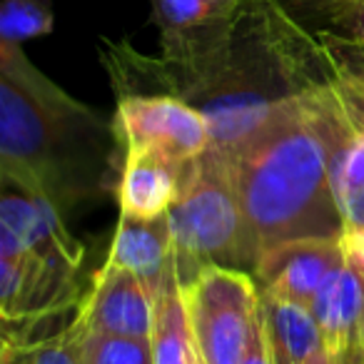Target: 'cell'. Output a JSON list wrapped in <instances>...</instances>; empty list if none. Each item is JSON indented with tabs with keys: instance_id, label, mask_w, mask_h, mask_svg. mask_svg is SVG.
Segmentation results:
<instances>
[{
	"instance_id": "cell-18",
	"label": "cell",
	"mask_w": 364,
	"mask_h": 364,
	"mask_svg": "<svg viewBox=\"0 0 364 364\" xmlns=\"http://www.w3.org/2000/svg\"><path fill=\"white\" fill-rule=\"evenodd\" d=\"M85 364H155L150 337H115L85 332Z\"/></svg>"
},
{
	"instance_id": "cell-23",
	"label": "cell",
	"mask_w": 364,
	"mask_h": 364,
	"mask_svg": "<svg viewBox=\"0 0 364 364\" xmlns=\"http://www.w3.org/2000/svg\"><path fill=\"white\" fill-rule=\"evenodd\" d=\"M342 242L352 257H357L359 262H364V225L362 228H344Z\"/></svg>"
},
{
	"instance_id": "cell-2",
	"label": "cell",
	"mask_w": 364,
	"mask_h": 364,
	"mask_svg": "<svg viewBox=\"0 0 364 364\" xmlns=\"http://www.w3.org/2000/svg\"><path fill=\"white\" fill-rule=\"evenodd\" d=\"M334 77L287 97L247 135L220 150L245 215L252 267L274 245L342 237L344 218L329 177Z\"/></svg>"
},
{
	"instance_id": "cell-6",
	"label": "cell",
	"mask_w": 364,
	"mask_h": 364,
	"mask_svg": "<svg viewBox=\"0 0 364 364\" xmlns=\"http://www.w3.org/2000/svg\"><path fill=\"white\" fill-rule=\"evenodd\" d=\"M247 0H150L160 63L190 73L220 58L235 41Z\"/></svg>"
},
{
	"instance_id": "cell-22",
	"label": "cell",
	"mask_w": 364,
	"mask_h": 364,
	"mask_svg": "<svg viewBox=\"0 0 364 364\" xmlns=\"http://www.w3.org/2000/svg\"><path fill=\"white\" fill-rule=\"evenodd\" d=\"M240 364H272L267 334H264V322H262V307H259L257 317H255V322H252V332H250V339H247V349H245L242 362Z\"/></svg>"
},
{
	"instance_id": "cell-9",
	"label": "cell",
	"mask_w": 364,
	"mask_h": 364,
	"mask_svg": "<svg viewBox=\"0 0 364 364\" xmlns=\"http://www.w3.org/2000/svg\"><path fill=\"white\" fill-rule=\"evenodd\" d=\"M344 262L342 237L292 240L264 250L255 262V274L262 292L309 307L324 279Z\"/></svg>"
},
{
	"instance_id": "cell-11",
	"label": "cell",
	"mask_w": 364,
	"mask_h": 364,
	"mask_svg": "<svg viewBox=\"0 0 364 364\" xmlns=\"http://www.w3.org/2000/svg\"><path fill=\"white\" fill-rule=\"evenodd\" d=\"M0 228L16 235L28 252L41 257H60L80 267L82 245L68 232L60 213L48 200L28 193L6 177L0 200Z\"/></svg>"
},
{
	"instance_id": "cell-25",
	"label": "cell",
	"mask_w": 364,
	"mask_h": 364,
	"mask_svg": "<svg viewBox=\"0 0 364 364\" xmlns=\"http://www.w3.org/2000/svg\"><path fill=\"white\" fill-rule=\"evenodd\" d=\"M304 364H334V357H332V352L322 344V347H319Z\"/></svg>"
},
{
	"instance_id": "cell-8",
	"label": "cell",
	"mask_w": 364,
	"mask_h": 364,
	"mask_svg": "<svg viewBox=\"0 0 364 364\" xmlns=\"http://www.w3.org/2000/svg\"><path fill=\"white\" fill-rule=\"evenodd\" d=\"M155 302L135 272L105 259L92 289L80 299L75 324L87 334L140 337L152 334Z\"/></svg>"
},
{
	"instance_id": "cell-15",
	"label": "cell",
	"mask_w": 364,
	"mask_h": 364,
	"mask_svg": "<svg viewBox=\"0 0 364 364\" xmlns=\"http://www.w3.org/2000/svg\"><path fill=\"white\" fill-rule=\"evenodd\" d=\"M264 334L272 364H304L319 347L322 332L309 307L259 289Z\"/></svg>"
},
{
	"instance_id": "cell-3",
	"label": "cell",
	"mask_w": 364,
	"mask_h": 364,
	"mask_svg": "<svg viewBox=\"0 0 364 364\" xmlns=\"http://www.w3.org/2000/svg\"><path fill=\"white\" fill-rule=\"evenodd\" d=\"M120 137L90 105L41 73L21 46L0 43V175L58 213L120 185Z\"/></svg>"
},
{
	"instance_id": "cell-13",
	"label": "cell",
	"mask_w": 364,
	"mask_h": 364,
	"mask_svg": "<svg viewBox=\"0 0 364 364\" xmlns=\"http://www.w3.org/2000/svg\"><path fill=\"white\" fill-rule=\"evenodd\" d=\"M309 312L317 319L322 342L332 354L362 339L359 329L364 314V277L352 255H347V262L322 282L312 297Z\"/></svg>"
},
{
	"instance_id": "cell-12",
	"label": "cell",
	"mask_w": 364,
	"mask_h": 364,
	"mask_svg": "<svg viewBox=\"0 0 364 364\" xmlns=\"http://www.w3.org/2000/svg\"><path fill=\"white\" fill-rule=\"evenodd\" d=\"M182 167L185 165H177L160 152L125 150L117 185L120 213L140 220L165 215L177 198Z\"/></svg>"
},
{
	"instance_id": "cell-24",
	"label": "cell",
	"mask_w": 364,
	"mask_h": 364,
	"mask_svg": "<svg viewBox=\"0 0 364 364\" xmlns=\"http://www.w3.org/2000/svg\"><path fill=\"white\" fill-rule=\"evenodd\" d=\"M334 364H364V339H357L354 344H349L347 349L332 354Z\"/></svg>"
},
{
	"instance_id": "cell-5",
	"label": "cell",
	"mask_w": 364,
	"mask_h": 364,
	"mask_svg": "<svg viewBox=\"0 0 364 364\" xmlns=\"http://www.w3.org/2000/svg\"><path fill=\"white\" fill-rule=\"evenodd\" d=\"M195 347L205 364H240L259 312V284L225 264L203 267L182 284Z\"/></svg>"
},
{
	"instance_id": "cell-19",
	"label": "cell",
	"mask_w": 364,
	"mask_h": 364,
	"mask_svg": "<svg viewBox=\"0 0 364 364\" xmlns=\"http://www.w3.org/2000/svg\"><path fill=\"white\" fill-rule=\"evenodd\" d=\"M312 31L329 33L364 50V0H347Z\"/></svg>"
},
{
	"instance_id": "cell-7",
	"label": "cell",
	"mask_w": 364,
	"mask_h": 364,
	"mask_svg": "<svg viewBox=\"0 0 364 364\" xmlns=\"http://www.w3.org/2000/svg\"><path fill=\"white\" fill-rule=\"evenodd\" d=\"M115 130L125 150H152L188 165L210 145V125L190 102L175 95H122L115 107Z\"/></svg>"
},
{
	"instance_id": "cell-21",
	"label": "cell",
	"mask_w": 364,
	"mask_h": 364,
	"mask_svg": "<svg viewBox=\"0 0 364 364\" xmlns=\"http://www.w3.org/2000/svg\"><path fill=\"white\" fill-rule=\"evenodd\" d=\"M289 13L299 18L307 28H317L332 11H337L347 0H279Z\"/></svg>"
},
{
	"instance_id": "cell-1",
	"label": "cell",
	"mask_w": 364,
	"mask_h": 364,
	"mask_svg": "<svg viewBox=\"0 0 364 364\" xmlns=\"http://www.w3.org/2000/svg\"><path fill=\"white\" fill-rule=\"evenodd\" d=\"M100 60L122 95H175L205 115L213 145L225 150L257 127L279 102L337 75L319 36L279 0H247L228 50L190 73H172L160 58L127 41H100Z\"/></svg>"
},
{
	"instance_id": "cell-26",
	"label": "cell",
	"mask_w": 364,
	"mask_h": 364,
	"mask_svg": "<svg viewBox=\"0 0 364 364\" xmlns=\"http://www.w3.org/2000/svg\"><path fill=\"white\" fill-rule=\"evenodd\" d=\"M354 259H357V257H354ZM357 262H359V259H357ZM359 269H362V277H364V262H359ZM359 332H362V339H364V314H362V329H359Z\"/></svg>"
},
{
	"instance_id": "cell-20",
	"label": "cell",
	"mask_w": 364,
	"mask_h": 364,
	"mask_svg": "<svg viewBox=\"0 0 364 364\" xmlns=\"http://www.w3.org/2000/svg\"><path fill=\"white\" fill-rule=\"evenodd\" d=\"M314 33H317L319 41L327 48L329 58H332V63H334V70L364 90V50L362 48L352 46V43L342 41V38H337V36H329V33H319V31H314Z\"/></svg>"
},
{
	"instance_id": "cell-17",
	"label": "cell",
	"mask_w": 364,
	"mask_h": 364,
	"mask_svg": "<svg viewBox=\"0 0 364 364\" xmlns=\"http://www.w3.org/2000/svg\"><path fill=\"white\" fill-rule=\"evenodd\" d=\"M50 0H3L0 13V43H21L48 36L53 31Z\"/></svg>"
},
{
	"instance_id": "cell-16",
	"label": "cell",
	"mask_w": 364,
	"mask_h": 364,
	"mask_svg": "<svg viewBox=\"0 0 364 364\" xmlns=\"http://www.w3.org/2000/svg\"><path fill=\"white\" fill-rule=\"evenodd\" d=\"M3 364H85V332L73 322L38 342L3 339Z\"/></svg>"
},
{
	"instance_id": "cell-4",
	"label": "cell",
	"mask_w": 364,
	"mask_h": 364,
	"mask_svg": "<svg viewBox=\"0 0 364 364\" xmlns=\"http://www.w3.org/2000/svg\"><path fill=\"white\" fill-rule=\"evenodd\" d=\"M177 250L180 282H190L203 267H252L247 228L225 155L208 147L182 167L175 203L167 210Z\"/></svg>"
},
{
	"instance_id": "cell-10",
	"label": "cell",
	"mask_w": 364,
	"mask_h": 364,
	"mask_svg": "<svg viewBox=\"0 0 364 364\" xmlns=\"http://www.w3.org/2000/svg\"><path fill=\"white\" fill-rule=\"evenodd\" d=\"M107 259L135 272L147 287L152 302H157L170 289L182 287L175 237H172L167 213L152 220L130 218L120 213Z\"/></svg>"
},
{
	"instance_id": "cell-14",
	"label": "cell",
	"mask_w": 364,
	"mask_h": 364,
	"mask_svg": "<svg viewBox=\"0 0 364 364\" xmlns=\"http://www.w3.org/2000/svg\"><path fill=\"white\" fill-rule=\"evenodd\" d=\"M337 82V117H334L332 155H329V177L334 198L364 190V90L347 80Z\"/></svg>"
}]
</instances>
